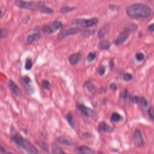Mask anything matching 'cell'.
Here are the masks:
<instances>
[{
    "instance_id": "cell-37",
    "label": "cell",
    "mask_w": 154,
    "mask_h": 154,
    "mask_svg": "<svg viewBox=\"0 0 154 154\" xmlns=\"http://www.w3.org/2000/svg\"><path fill=\"white\" fill-rule=\"evenodd\" d=\"M109 88H110V89H111V90H114V91H115V90H116V89H117V85H116V84H114V83H112V84H110V85H109Z\"/></svg>"
},
{
    "instance_id": "cell-5",
    "label": "cell",
    "mask_w": 154,
    "mask_h": 154,
    "mask_svg": "<svg viewBox=\"0 0 154 154\" xmlns=\"http://www.w3.org/2000/svg\"><path fill=\"white\" fill-rule=\"evenodd\" d=\"M99 22L97 17H92L88 19H77L75 20V23L78 25H82L85 27H91L96 25Z\"/></svg>"
},
{
    "instance_id": "cell-6",
    "label": "cell",
    "mask_w": 154,
    "mask_h": 154,
    "mask_svg": "<svg viewBox=\"0 0 154 154\" xmlns=\"http://www.w3.org/2000/svg\"><path fill=\"white\" fill-rule=\"evenodd\" d=\"M129 32L130 29L128 28H125L124 30L121 31L114 40L115 45H119L123 43L128 38L129 36Z\"/></svg>"
},
{
    "instance_id": "cell-33",
    "label": "cell",
    "mask_w": 154,
    "mask_h": 154,
    "mask_svg": "<svg viewBox=\"0 0 154 154\" xmlns=\"http://www.w3.org/2000/svg\"><path fill=\"white\" fill-rule=\"evenodd\" d=\"M97 72L100 75H103L105 72V67L103 66H100L97 70Z\"/></svg>"
},
{
    "instance_id": "cell-34",
    "label": "cell",
    "mask_w": 154,
    "mask_h": 154,
    "mask_svg": "<svg viewBox=\"0 0 154 154\" xmlns=\"http://www.w3.org/2000/svg\"><path fill=\"white\" fill-rule=\"evenodd\" d=\"M141 105L144 108H145L147 106L148 102H147V100L144 97H142L141 99Z\"/></svg>"
},
{
    "instance_id": "cell-2",
    "label": "cell",
    "mask_w": 154,
    "mask_h": 154,
    "mask_svg": "<svg viewBox=\"0 0 154 154\" xmlns=\"http://www.w3.org/2000/svg\"><path fill=\"white\" fill-rule=\"evenodd\" d=\"M11 140L16 146L23 150L27 154H40L37 149L20 134L17 133L14 134L11 136Z\"/></svg>"
},
{
    "instance_id": "cell-38",
    "label": "cell",
    "mask_w": 154,
    "mask_h": 154,
    "mask_svg": "<svg viewBox=\"0 0 154 154\" xmlns=\"http://www.w3.org/2000/svg\"><path fill=\"white\" fill-rule=\"evenodd\" d=\"M6 152H7L6 149L1 144H0V153H2L5 154L6 153Z\"/></svg>"
},
{
    "instance_id": "cell-25",
    "label": "cell",
    "mask_w": 154,
    "mask_h": 154,
    "mask_svg": "<svg viewBox=\"0 0 154 154\" xmlns=\"http://www.w3.org/2000/svg\"><path fill=\"white\" fill-rule=\"evenodd\" d=\"M74 9H75L74 7H69V6H65V7H63V8H61L60 12L61 13H69L70 11H73Z\"/></svg>"
},
{
    "instance_id": "cell-1",
    "label": "cell",
    "mask_w": 154,
    "mask_h": 154,
    "mask_svg": "<svg viewBox=\"0 0 154 154\" xmlns=\"http://www.w3.org/2000/svg\"><path fill=\"white\" fill-rule=\"evenodd\" d=\"M151 8L147 5L136 3L130 5L126 8L127 15L133 19L145 18L148 17L151 13Z\"/></svg>"
},
{
    "instance_id": "cell-14",
    "label": "cell",
    "mask_w": 154,
    "mask_h": 154,
    "mask_svg": "<svg viewBox=\"0 0 154 154\" xmlns=\"http://www.w3.org/2000/svg\"><path fill=\"white\" fill-rule=\"evenodd\" d=\"M51 153L52 154H67L55 143H53L51 146Z\"/></svg>"
},
{
    "instance_id": "cell-7",
    "label": "cell",
    "mask_w": 154,
    "mask_h": 154,
    "mask_svg": "<svg viewBox=\"0 0 154 154\" xmlns=\"http://www.w3.org/2000/svg\"><path fill=\"white\" fill-rule=\"evenodd\" d=\"M80 31L79 28H71L67 29H66L62 32H61L57 36V38L59 40H61L64 38H65L67 37L75 35L79 32Z\"/></svg>"
},
{
    "instance_id": "cell-19",
    "label": "cell",
    "mask_w": 154,
    "mask_h": 154,
    "mask_svg": "<svg viewBox=\"0 0 154 154\" xmlns=\"http://www.w3.org/2000/svg\"><path fill=\"white\" fill-rule=\"evenodd\" d=\"M111 46V43L108 40H102L99 43L98 47L100 49L107 50Z\"/></svg>"
},
{
    "instance_id": "cell-16",
    "label": "cell",
    "mask_w": 154,
    "mask_h": 154,
    "mask_svg": "<svg viewBox=\"0 0 154 154\" xmlns=\"http://www.w3.org/2000/svg\"><path fill=\"white\" fill-rule=\"evenodd\" d=\"M35 144L43 151H45L46 153H49V147H48V145L43 141L40 140H38L35 141Z\"/></svg>"
},
{
    "instance_id": "cell-10",
    "label": "cell",
    "mask_w": 154,
    "mask_h": 154,
    "mask_svg": "<svg viewBox=\"0 0 154 154\" xmlns=\"http://www.w3.org/2000/svg\"><path fill=\"white\" fill-rule=\"evenodd\" d=\"M15 4L16 6L22 8H25L28 10H32L35 8L37 5L35 4V3L32 2H28V1H23L22 0H16L15 1Z\"/></svg>"
},
{
    "instance_id": "cell-27",
    "label": "cell",
    "mask_w": 154,
    "mask_h": 154,
    "mask_svg": "<svg viewBox=\"0 0 154 154\" xmlns=\"http://www.w3.org/2000/svg\"><path fill=\"white\" fill-rule=\"evenodd\" d=\"M96 54L95 52H90V53H89V54L87 55V60L88 61L91 62V61H92L93 60H94V58H96Z\"/></svg>"
},
{
    "instance_id": "cell-4",
    "label": "cell",
    "mask_w": 154,
    "mask_h": 154,
    "mask_svg": "<svg viewBox=\"0 0 154 154\" xmlns=\"http://www.w3.org/2000/svg\"><path fill=\"white\" fill-rule=\"evenodd\" d=\"M62 27L61 22L59 21H55L49 25H46L43 26L42 31L47 34H51Z\"/></svg>"
},
{
    "instance_id": "cell-30",
    "label": "cell",
    "mask_w": 154,
    "mask_h": 154,
    "mask_svg": "<svg viewBox=\"0 0 154 154\" xmlns=\"http://www.w3.org/2000/svg\"><path fill=\"white\" fill-rule=\"evenodd\" d=\"M135 57H136V59L139 61H143L144 59V55L143 53H141V52H138L135 54Z\"/></svg>"
},
{
    "instance_id": "cell-32",
    "label": "cell",
    "mask_w": 154,
    "mask_h": 154,
    "mask_svg": "<svg viewBox=\"0 0 154 154\" xmlns=\"http://www.w3.org/2000/svg\"><path fill=\"white\" fill-rule=\"evenodd\" d=\"M85 87H87V88L88 89V90L89 91H92L94 88V86L90 82H88L87 83H86L85 84Z\"/></svg>"
},
{
    "instance_id": "cell-28",
    "label": "cell",
    "mask_w": 154,
    "mask_h": 154,
    "mask_svg": "<svg viewBox=\"0 0 154 154\" xmlns=\"http://www.w3.org/2000/svg\"><path fill=\"white\" fill-rule=\"evenodd\" d=\"M132 76L130 73H124L122 75V79L125 81H129L132 79Z\"/></svg>"
},
{
    "instance_id": "cell-22",
    "label": "cell",
    "mask_w": 154,
    "mask_h": 154,
    "mask_svg": "<svg viewBox=\"0 0 154 154\" xmlns=\"http://www.w3.org/2000/svg\"><path fill=\"white\" fill-rule=\"evenodd\" d=\"M111 120L114 122H119L122 119V116L117 112H113L112 114H111Z\"/></svg>"
},
{
    "instance_id": "cell-9",
    "label": "cell",
    "mask_w": 154,
    "mask_h": 154,
    "mask_svg": "<svg viewBox=\"0 0 154 154\" xmlns=\"http://www.w3.org/2000/svg\"><path fill=\"white\" fill-rule=\"evenodd\" d=\"M133 142L135 146L138 147H141L144 145V141L141 135L140 131L136 129L133 135Z\"/></svg>"
},
{
    "instance_id": "cell-23",
    "label": "cell",
    "mask_w": 154,
    "mask_h": 154,
    "mask_svg": "<svg viewBox=\"0 0 154 154\" xmlns=\"http://www.w3.org/2000/svg\"><path fill=\"white\" fill-rule=\"evenodd\" d=\"M40 11L42 13H47V14H51L53 12L52 9H51L45 5H41L40 7Z\"/></svg>"
},
{
    "instance_id": "cell-20",
    "label": "cell",
    "mask_w": 154,
    "mask_h": 154,
    "mask_svg": "<svg viewBox=\"0 0 154 154\" xmlns=\"http://www.w3.org/2000/svg\"><path fill=\"white\" fill-rule=\"evenodd\" d=\"M57 141H58V143L63 144V145H66V146H72V143L71 141H70L69 140H67V138L63 137H59L57 138Z\"/></svg>"
},
{
    "instance_id": "cell-8",
    "label": "cell",
    "mask_w": 154,
    "mask_h": 154,
    "mask_svg": "<svg viewBox=\"0 0 154 154\" xmlns=\"http://www.w3.org/2000/svg\"><path fill=\"white\" fill-rule=\"evenodd\" d=\"M78 109L85 116L87 117H93L94 116V111L89 107L86 106L85 105L82 103H78L77 105Z\"/></svg>"
},
{
    "instance_id": "cell-41",
    "label": "cell",
    "mask_w": 154,
    "mask_h": 154,
    "mask_svg": "<svg viewBox=\"0 0 154 154\" xmlns=\"http://www.w3.org/2000/svg\"><path fill=\"white\" fill-rule=\"evenodd\" d=\"M5 154H13V153H11V152H7V151Z\"/></svg>"
},
{
    "instance_id": "cell-39",
    "label": "cell",
    "mask_w": 154,
    "mask_h": 154,
    "mask_svg": "<svg viewBox=\"0 0 154 154\" xmlns=\"http://www.w3.org/2000/svg\"><path fill=\"white\" fill-rule=\"evenodd\" d=\"M132 102L135 103H137L138 102V97L137 96H134L132 98Z\"/></svg>"
},
{
    "instance_id": "cell-21",
    "label": "cell",
    "mask_w": 154,
    "mask_h": 154,
    "mask_svg": "<svg viewBox=\"0 0 154 154\" xmlns=\"http://www.w3.org/2000/svg\"><path fill=\"white\" fill-rule=\"evenodd\" d=\"M66 119L67 120V121L68 122L69 124L72 126V127H74L75 126V121L74 119V117L73 116V115L70 113L69 112L66 115Z\"/></svg>"
},
{
    "instance_id": "cell-36",
    "label": "cell",
    "mask_w": 154,
    "mask_h": 154,
    "mask_svg": "<svg viewBox=\"0 0 154 154\" xmlns=\"http://www.w3.org/2000/svg\"><path fill=\"white\" fill-rule=\"evenodd\" d=\"M147 30L150 32H153L154 31V23L150 24L148 28H147Z\"/></svg>"
},
{
    "instance_id": "cell-42",
    "label": "cell",
    "mask_w": 154,
    "mask_h": 154,
    "mask_svg": "<svg viewBox=\"0 0 154 154\" xmlns=\"http://www.w3.org/2000/svg\"><path fill=\"white\" fill-rule=\"evenodd\" d=\"M1 11H0V15H1Z\"/></svg>"
},
{
    "instance_id": "cell-18",
    "label": "cell",
    "mask_w": 154,
    "mask_h": 154,
    "mask_svg": "<svg viewBox=\"0 0 154 154\" xmlns=\"http://www.w3.org/2000/svg\"><path fill=\"white\" fill-rule=\"evenodd\" d=\"M109 29V25H106L101 28V29L97 33V36L99 38H102L105 36V35L107 34Z\"/></svg>"
},
{
    "instance_id": "cell-13",
    "label": "cell",
    "mask_w": 154,
    "mask_h": 154,
    "mask_svg": "<svg viewBox=\"0 0 154 154\" xmlns=\"http://www.w3.org/2000/svg\"><path fill=\"white\" fill-rule=\"evenodd\" d=\"M98 130L99 131L111 132L113 131V129L110 125H108L105 122H101L98 125Z\"/></svg>"
},
{
    "instance_id": "cell-29",
    "label": "cell",
    "mask_w": 154,
    "mask_h": 154,
    "mask_svg": "<svg viewBox=\"0 0 154 154\" xmlns=\"http://www.w3.org/2000/svg\"><path fill=\"white\" fill-rule=\"evenodd\" d=\"M8 35V31L6 29H0V38H3Z\"/></svg>"
},
{
    "instance_id": "cell-15",
    "label": "cell",
    "mask_w": 154,
    "mask_h": 154,
    "mask_svg": "<svg viewBox=\"0 0 154 154\" xmlns=\"http://www.w3.org/2000/svg\"><path fill=\"white\" fill-rule=\"evenodd\" d=\"M79 154H93V150L86 146H81L77 148Z\"/></svg>"
},
{
    "instance_id": "cell-31",
    "label": "cell",
    "mask_w": 154,
    "mask_h": 154,
    "mask_svg": "<svg viewBox=\"0 0 154 154\" xmlns=\"http://www.w3.org/2000/svg\"><path fill=\"white\" fill-rule=\"evenodd\" d=\"M147 112H148V114H149V117H150V119H154V108H153V107L149 108L147 110Z\"/></svg>"
},
{
    "instance_id": "cell-17",
    "label": "cell",
    "mask_w": 154,
    "mask_h": 154,
    "mask_svg": "<svg viewBox=\"0 0 154 154\" xmlns=\"http://www.w3.org/2000/svg\"><path fill=\"white\" fill-rule=\"evenodd\" d=\"M41 35L38 33H34L31 35H29L26 38V42L28 43H31L38 40L40 38Z\"/></svg>"
},
{
    "instance_id": "cell-40",
    "label": "cell",
    "mask_w": 154,
    "mask_h": 154,
    "mask_svg": "<svg viewBox=\"0 0 154 154\" xmlns=\"http://www.w3.org/2000/svg\"><path fill=\"white\" fill-rule=\"evenodd\" d=\"M112 66H114V63H113L112 61H111L110 62V67H111V68H112Z\"/></svg>"
},
{
    "instance_id": "cell-35",
    "label": "cell",
    "mask_w": 154,
    "mask_h": 154,
    "mask_svg": "<svg viewBox=\"0 0 154 154\" xmlns=\"http://www.w3.org/2000/svg\"><path fill=\"white\" fill-rule=\"evenodd\" d=\"M128 91H127V90H125L122 92V98H123V99H126L128 97Z\"/></svg>"
},
{
    "instance_id": "cell-12",
    "label": "cell",
    "mask_w": 154,
    "mask_h": 154,
    "mask_svg": "<svg viewBox=\"0 0 154 154\" xmlns=\"http://www.w3.org/2000/svg\"><path fill=\"white\" fill-rule=\"evenodd\" d=\"M82 58V55L79 52L74 53L71 54L69 57V63L72 65H75L78 64Z\"/></svg>"
},
{
    "instance_id": "cell-24",
    "label": "cell",
    "mask_w": 154,
    "mask_h": 154,
    "mask_svg": "<svg viewBox=\"0 0 154 154\" xmlns=\"http://www.w3.org/2000/svg\"><path fill=\"white\" fill-rule=\"evenodd\" d=\"M32 61L31 59L30 58H28L26 61H25V69L26 70H29L32 69Z\"/></svg>"
},
{
    "instance_id": "cell-3",
    "label": "cell",
    "mask_w": 154,
    "mask_h": 154,
    "mask_svg": "<svg viewBox=\"0 0 154 154\" xmlns=\"http://www.w3.org/2000/svg\"><path fill=\"white\" fill-rule=\"evenodd\" d=\"M20 83L28 94H32L34 92V86L30 78L28 76H23L20 79Z\"/></svg>"
},
{
    "instance_id": "cell-11",
    "label": "cell",
    "mask_w": 154,
    "mask_h": 154,
    "mask_svg": "<svg viewBox=\"0 0 154 154\" xmlns=\"http://www.w3.org/2000/svg\"><path fill=\"white\" fill-rule=\"evenodd\" d=\"M8 87L11 91L17 96H19L22 94V91L18 87V85L11 79H10L8 82Z\"/></svg>"
},
{
    "instance_id": "cell-26",
    "label": "cell",
    "mask_w": 154,
    "mask_h": 154,
    "mask_svg": "<svg viewBox=\"0 0 154 154\" xmlns=\"http://www.w3.org/2000/svg\"><path fill=\"white\" fill-rule=\"evenodd\" d=\"M42 85L45 90H49L51 88V84L46 79H43L42 81Z\"/></svg>"
}]
</instances>
